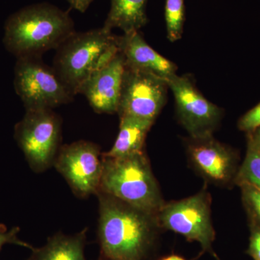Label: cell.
Returning a JSON list of instances; mask_svg holds the SVG:
<instances>
[{"label": "cell", "instance_id": "6da1fadb", "mask_svg": "<svg viewBox=\"0 0 260 260\" xmlns=\"http://www.w3.org/2000/svg\"><path fill=\"white\" fill-rule=\"evenodd\" d=\"M99 240L107 260H148L162 232L157 214L98 191Z\"/></svg>", "mask_w": 260, "mask_h": 260}, {"label": "cell", "instance_id": "7a4b0ae2", "mask_svg": "<svg viewBox=\"0 0 260 260\" xmlns=\"http://www.w3.org/2000/svg\"><path fill=\"white\" fill-rule=\"evenodd\" d=\"M75 31L68 11L49 3L29 5L11 15L5 23L4 42L17 57L42 56L57 49Z\"/></svg>", "mask_w": 260, "mask_h": 260}, {"label": "cell", "instance_id": "3957f363", "mask_svg": "<svg viewBox=\"0 0 260 260\" xmlns=\"http://www.w3.org/2000/svg\"><path fill=\"white\" fill-rule=\"evenodd\" d=\"M102 160L99 191L140 209L158 213L166 201L144 150L120 157L102 155Z\"/></svg>", "mask_w": 260, "mask_h": 260}, {"label": "cell", "instance_id": "277c9868", "mask_svg": "<svg viewBox=\"0 0 260 260\" xmlns=\"http://www.w3.org/2000/svg\"><path fill=\"white\" fill-rule=\"evenodd\" d=\"M119 37L102 28L75 32L56 49L54 68L73 95L119 53Z\"/></svg>", "mask_w": 260, "mask_h": 260}, {"label": "cell", "instance_id": "5b68a950", "mask_svg": "<svg viewBox=\"0 0 260 260\" xmlns=\"http://www.w3.org/2000/svg\"><path fill=\"white\" fill-rule=\"evenodd\" d=\"M212 195L208 184L196 194L179 200L165 202L157 213L162 231L180 234L189 242H198L202 254L219 260L213 249L216 233L212 220Z\"/></svg>", "mask_w": 260, "mask_h": 260}, {"label": "cell", "instance_id": "8992f818", "mask_svg": "<svg viewBox=\"0 0 260 260\" xmlns=\"http://www.w3.org/2000/svg\"><path fill=\"white\" fill-rule=\"evenodd\" d=\"M61 121L52 109H29L15 128V138L29 166L43 172L54 165L61 141Z\"/></svg>", "mask_w": 260, "mask_h": 260}, {"label": "cell", "instance_id": "52a82bcc", "mask_svg": "<svg viewBox=\"0 0 260 260\" xmlns=\"http://www.w3.org/2000/svg\"><path fill=\"white\" fill-rule=\"evenodd\" d=\"M42 56L19 58L15 68V88L26 110L49 109L68 104L75 95L54 68Z\"/></svg>", "mask_w": 260, "mask_h": 260}, {"label": "cell", "instance_id": "ba28073f", "mask_svg": "<svg viewBox=\"0 0 260 260\" xmlns=\"http://www.w3.org/2000/svg\"><path fill=\"white\" fill-rule=\"evenodd\" d=\"M188 164L205 184L232 189L241 158L239 150L214 138V135L183 139Z\"/></svg>", "mask_w": 260, "mask_h": 260}, {"label": "cell", "instance_id": "9c48e42d", "mask_svg": "<svg viewBox=\"0 0 260 260\" xmlns=\"http://www.w3.org/2000/svg\"><path fill=\"white\" fill-rule=\"evenodd\" d=\"M167 83L175 100L177 120L189 136L214 135L223 119V109L201 93L191 75L177 74Z\"/></svg>", "mask_w": 260, "mask_h": 260}, {"label": "cell", "instance_id": "30bf717a", "mask_svg": "<svg viewBox=\"0 0 260 260\" xmlns=\"http://www.w3.org/2000/svg\"><path fill=\"white\" fill-rule=\"evenodd\" d=\"M167 80L125 65L117 114L153 121L167 102Z\"/></svg>", "mask_w": 260, "mask_h": 260}, {"label": "cell", "instance_id": "8fae6325", "mask_svg": "<svg viewBox=\"0 0 260 260\" xmlns=\"http://www.w3.org/2000/svg\"><path fill=\"white\" fill-rule=\"evenodd\" d=\"M54 166L80 198L97 194L103 173L99 145L79 140L60 147Z\"/></svg>", "mask_w": 260, "mask_h": 260}, {"label": "cell", "instance_id": "7c38bea8", "mask_svg": "<svg viewBox=\"0 0 260 260\" xmlns=\"http://www.w3.org/2000/svg\"><path fill=\"white\" fill-rule=\"evenodd\" d=\"M125 59L120 51L105 67L93 73L80 88L90 107L99 114L117 113Z\"/></svg>", "mask_w": 260, "mask_h": 260}, {"label": "cell", "instance_id": "4fadbf2b", "mask_svg": "<svg viewBox=\"0 0 260 260\" xmlns=\"http://www.w3.org/2000/svg\"><path fill=\"white\" fill-rule=\"evenodd\" d=\"M119 47L126 66L152 73L167 82L177 75L175 63L154 50L139 31L127 32L119 37Z\"/></svg>", "mask_w": 260, "mask_h": 260}, {"label": "cell", "instance_id": "5bb4252c", "mask_svg": "<svg viewBox=\"0 0 260 260\" xmlns=\"http://www.w3.org/2000/svg\"><path fill=\"white\" fill-rule=\"evenodd\" d=\"M119 130L112 148L102 153L107 157H120L144 150L147 135L154 124L153 121L133 116L119 117Z\"/></svg>", "mask_w": 260, "mask_h": 260}, {"label": "cell", "instance_id": "9a60e30c", "mask_svg": "<svg viewBox=\"0 0 260 260\" xmlns=\"http://www.w3.org/2000/svg\"><path fill=\"white\" fill-rule=\"evenodd\" d=\"M86 234V229L75 235L56 234L45 245L34 248L28 260H86L84 255Z\"/></svg>", "mask_w": 260, "mask_h": 260}, {"label": "cell", "instance_id": "2e32d148", "mask_svg": "<svg viewBox=\"0 0 260 260\" xmlns=\"http://www.w3.org/2000/svg\"><path fill=\"white\" fill-rule=\"evenodd\" d=\"M111 8L104 27L119 28L124 34L139 31L148 23V0H110Z\"/></svg>", "mask_w": 260, "mask_h": 260}, {"label": "cell", "instance_id": "e0dca14e", "mask_svg": "<svg viewBox=\"0 0 260 260\" xmlns=\"http://www.w3.org/2000/svg\"><path fill=\"white\" fill-rule=\"evenodd\" d=\"M165 20L168 39L171 42L181 39L185 22L184 0H166Z\"/></svg>", "mask_w": 260, "mask_h": 260}, {"label": "cell", "instance_id": "ac0fdd59", "mask_svg": "<svg viewBox=\"0 0 260 260\" xmlns=\"http://www.w3.org/2000/svg\"><path fill=\"white\" fill-rule=\"evenodd\" d=\"M242 184H249L260 190V150L250 146H247L236 179V186Z\"/></svg>", "mask_w": 260, "mask_h": 260}, {"label": "cell", "instance_id": "d6986e66", "mask_svg": "<svg viewBox=\"0 0 260 260\" xmlns=\"http://www.w3.org/2000/svg\"><path fill=\"white\" fill-rule=\"evenodd\" d=\"M242 192V205L244 206L248 224L260 228V190L249 184L239 186Z\"/></svg>", "mask_w": 260, "mask_h": 260}, {"label": "cell", "instance_id": "ffe728a7", "mask_svg": "<svg viewBox=\"0 0 260 260\" xmlns=\"http://www.w3.org/2000/svg\"><path fill=\"white\" fill-rule=\"evenodd\" d=\"M259 126L260 102L241 116L237 122L238 129L246 134L251 133Z\"/></svg>", "mask_w": 260, "mask_h": 260}, {"label": "cell", "instance_id": "44dd1931", "mask_svg": "<svg viewBox=\"0 0 260 260\" xmlns=\"http://www.w3.org/2000/svg\"><path fill=\"white\" fill-rule=\"evenodd\" d=\"M19 232L20 229L18 227H13L9 230L5 225H0V250L6 244H15L32 250L34 247L30 244L19 239Z\"/></svg>", "mask_w": 260, "mask_h": 260}, {"label": "cell", "instance_id": "7402d4cb", "mask_svg": "<svg viewBox=\"0 0 260 260\" xmlns=\"http://www.w3.org/2000/svg\"><path fill=\"white\" fill-rule=\"evenodd\" d=\"M249 246L246 253L253 260H260V228L249 224Z\"/></svg>", "mask_w": 260, "mask_h": 260}, {"label": "cell", "instance_id": "603a6c76", "mask_svg": "<svg viewBox=\"0 0 260 260\" xmlns=\"http://www.w3.org/2000/svg\"><path fill=\"white\" fill-rule=\"evenodd\" d=\"M246 135L247 146L260 150V126Z\"/></svg>", "mask_w": 260, "mask_h": 260}, {"label": "cell", "instance_id": "cb8c5ba5", "mask_svg": "<svg viewBox=\"0 0 260 260\" xmlns=\"http://www.w3.org/2000/svg\"><path fill=\"white\" fill-rule=\"evenodd\" d=\"M72 8L78 10L80 13H85L93 0H67Z\"/></svg>", "mask_w": 260, "mask_h": 260}, {"label": "cell", "instance_id": "d4e9b609", "mask_svg": "<svg viewBox=\"0 0 260 260\" xmlns=\"http://www.w3.org/2000/svg\"><path fill=\"white\" fill-rule=\"evenodd\" d=\"M160 260H187L185 258L183 257L180 255H177V254H171V255H168L164 256L161 258Z\"/></svg>", "mask_w": 260, "mask_h": 260}]
</instances>
